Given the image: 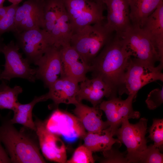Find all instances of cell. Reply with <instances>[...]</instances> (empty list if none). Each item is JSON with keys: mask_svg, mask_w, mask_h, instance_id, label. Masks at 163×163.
Segmentation results:
<instances>
[{"mask_svg": "<svg viewBox=\"0 0 163 163\" xmlns=\"http://www.w3.org/2000/svg\"><path fill=\"white\" fill-rule=\"evenodd\" d=\"M132 54L120 37L116 34L92 61L94 77L101 78L117 96L122 94L123 81Z\"/></svg>", "mask_w": 163, "mask_h": 163, "instance_id": "cell-1", "label": "cell"}, {"mask_svg": "<svg viewBox=\"0 0 163 163\" xmlns=\"http://www.w3.org/2000/svg\"><path fill=\"white\" fill-rule=\"evenodd\" d=\"M13 124L10 120H5L0 126V142L5 146L11 163H46L37 144Z\"/></svg>", "mask_w": 163, "mask_h": 163, "instance_id": "cell-2", "label": "cell"}, {"mask_svg": "<svg viewBox=\"0 0 163 163\" xmlns=\"http://www.w3.org/2000/svg\"><path fill=\"white\" fill-rule=\"evenodd\" d=\"M43 29L53 46L58 48L69 43L73 30L63 0H44Z\"/></svg>", "mask_w": 163, "mask_h": 163, "instance_id": "cell-3", "label": "cell"}, {"mask_svg": "<svg viewBox=\"0 0 163 163\" xmlns=\"http://www.w3.org/2000/svg\"><path fill=\"white\" fill-rule=\"evenodd\" d=\"M112 33L103 23L88 25L74 32L69 43L90 64L101 48L111 40Z\"/></svg>", "mask_w": 163, "mask_h": 163, "instance_id": "cell-4", "label": "cell"}, {"mask_svg": "<svg viewBox=\"0 0 163 163\" xmlns=\"http://www.w3.org/2000/svg\"><path fill=\"white\" fill-rule=\"evenodd\" d=\"M163 68L152 66L134 58H130L123 81L122 94L136 95L142 87L157 80L163 82Z\"/></svg>", "mask_w": 163, "mask_h": 163, "instance_id": "cell-5", "label": "cell"}, {"mask_svg": "<svg viewBox=\"0 0 163 163\" xmlns=\"http://www.w3.org/2000/svg\"><path fill=\"white\" fill-rule=\"evenodd\" d=\"M118 36L134 58L153 66L160 61L156 48L142 28L131 24Z\"/></svg>", "mask_w": 163, "mask_h": 163, "instance_id": "cell-6", "label": "cell"}, {"mask_svg": "<svg viewBox=\"0 0 163 163\" xmlns=\"http://www.w3.org/2000/svg\"><path fill=\"white\" fill-rule=\"evenodd\" d=\"M73 32L84 27L103 23L104 5L92 0H63Z\"/></svg>", "mask_w": 163, "mask_h": 163, "instance_id": "cell-7", "label": "cell"}, {"mask_svg": "<svg viewBox=\"0 0 163 163\" xmlns=\"http://www.w3.org/2000/svg\"><path fill=\"white\" fill-rule=\"evenodd\" d=\"M20 49L13 40L3 45L1 52L4 55L5 63L0 79L10 81L13 78H19L35 82L37 80L36 69L30 67V63L26 58L23 57L19 52Z\"/></svg>", "mask_w": 163, "mask_h": 163, "instance_id": "cell-8", "label": "cell"}, {"mask_svg": "<svg viewBox=\"0 0 163 163\" xmlns=\"http://www.w3.org/2000/svg\"><path fill=\"white\" fill-rule=\"evenodd\" d=\"M128 120L127 117L123 119L121 126L117 129L115 135L126 147L128 161L129 158L146 149L148 146L145 137L148 120L142 118L134 124L130 123Z\"/></svg>", "mask_w": 163, "mask_h": 163, "instance_id": "cell-9", "label": "cell"}, {"mask_svg": "<svg viewBox=\"0 0 163 163\" xmlns=\"http://www.w3.org/2000/svg\"><path fill=\"white\" fill-rule=\"evenodd\" d=\"M16 43L29 62L34 63L52 44L47 33L43 29L34 28L14 33Z\"/></svg>", "mask_w": 163, "mask_h": 163, "instance_id": "cell-10", "label": "cell"}, {"mask_svg": "<svg viewBox=\"0 0 163 163\" xmlns=\"http://www.w3.org/2000/svg\"><path fill=\"white\" fill-rule=\"evenodd\" d=\"M34 64L37 66V79L42 81L45 87L49 88L58 79L65 77L60 48L50 46Z\"/></svg>", "mask_w": 163, "mask_h": 163, "instance_id": "cell-11", "label": "cell"}, {"mask_svg": "<svg viewBox=\"0 0 163 163\" xmlns=\"http://www.w3.org/2000/svg\"><path fill=\"white\" fill-rule=\"evenodd\" d=\"M34 122L40 148L43 155L52 161L66 163L67 153L63 141L57 135L47 128L45 122L36 119Z\"/></svg>", "mask_w": 163, "mask_h": 163, "instance_id": "cell-12", "label": "cell"}, {"mask_svg": "<svg viewBox=\"0 0 163 163\" xmlns=\"http://www.w3.org/2000/svg\"><path fill=\"white\" fill-rule=\"evenodd\" d=\"M44 0H27L16 11L14 33L30 29H43L44 24Z\"/></svg>", "mask_w": 163, "mask_h": 163, "instance_id": "cell-13", "label": "cell"}, {"mask_svg": "<svg viewBox=\"0 0 163 163\" xmlns=\"http://www.w3.org/2000/svg\"><path fill=\"white\" fill-rule=\"evenodd\" d=\"M45 123L47 128L57 135L83 138L86 133L75 116L58 109L54 111Z\"/></svg>", "mask_w": 163, "mask_h": 163, "instance_id": "cell-14", "label": "cell"}, {"mask_svg": "<svg viewBox=\"0 0 163 163\" xmlns=\"http://www.w3.org/2000/svg\"><path fill=\"white\" fill-rule=\"evenodd\" d=\"M60 51L65 77L78 83L85 80L87 73L91 72V65L86 62L70 43L61 46Z\"/></svg>", "mask_w": 163, "mask_h": 163, "instance_id": "cell-15", "label": "cell"}, {"mask_svg": "<svg viewBox=\"0 0 163 163\" xmlns=\"http://www.w3.org/2000/svg\"><path fill=\"white\" fill-rule=\"evenodd\" d=\"M107 10L105 26L110 32L120 35L131 24L129 0H103Z\"/></svg>", "mask_w": 163, "mask_h": 163, "instance_id": "cell-16", "label": "cell"}, {"mask_svg": "<svg viewBox=\"0 0 163 163\" xmlns=\"http://www.w3.org/2000/svg\"><path fill=\"white\" fill-rule=\"evenodd\" d=\"M80 83L77 96L78 102L87 100L93 107H96L103 101L104 97L110 98L117 96L110 87L99 77H93L91 79L87 78Z\"/></svg>", "mask_w": 163, "mask_h": 163, "instance_id": "cell-17", "label": "cell"}, {"mask_svg": "<svg viewBox=\"0 0 163 163\" xmlns=\"http://www.w3.org/2000/svg\"><path fill=\"white\" fill-rule=\"evenodd\" d=\"M78 84L68 77L59 78L48 88L49 91L46 94L47 98L52 100L55 106L62 103L75 105L78 102L77 100Z\"/></svg>", "mask_w": 163, "mask_h": 163, "instance_id": "cell-18", "label": "cell"}, {"mask_svg": "<svg viewBox=\"0 0 163 163\" xmlns=\"http://www.w3.org/2000/svg\"><path fill=\"white\" fill-rule=\"evenodd\" d=\"M73 111L88 132L101 133L109 127L107 122L102 119V110L98 106L90 107L82 102L75 105Z\"/></svg>", "mask_w": 163, "mask_h": 163, "instance_id": "cell-19", "label": "cell"}, {"mask_svg": "<svg viewBox=\"0 0 163 163\" xmlns=\"http://www.w3.org/2000/svg\"><path fill=\"white\" fill-rule=\"evenodd\" d=\"M149 37L158 52L163 66V2L147 18L142 28Z\"/></svg>", "mask_w": 163, "mask_h": 163, "instance_id": "cell-20", "label": "cell"}, {"mask_svg": "<svg viewBox=\"0 0 163 163\" xmlns=\"http://www.w3.org/2000/svg\"><path fill=\"white\" fill-rule=\"evenodd\" d=\"M163 0H129V18L132 25L142 28L148 17Z\"/></svg>", "mask_w": 163, "mask_h": 163, "instance_id": "cell-21", "label": "cell"}, {"mask_svg": "<svg viewBox=\"0 0 163 163\" xmlns=\"http://www.w3.org/2000/svg\"><path fill=\"white\" fill-rule=\"evenodd\" d=\"M48 100L46 94L36 96L29 103L22 104L19 102L13 111V118L10 120L13 124H21L27 128L36 131V126L33 119L32 111L34 106L38 102Z\"/></svg>", "mask_w": 163, "mask_h": 163, "instance_id": "cell-22", "label": "cell"}, {"mask_svg": "<svg viewBox=\"0 0 163 163\" xmlns=\"http://www.w3.org/2000/svg\"><path fill=\"white\" fill-rule=\"evenodd\" d=\"M113 137L107 129L101 133L88 132L83 138V145L93 152H102L110 149L114 144L121 143Z\"/></svg>", "mask_w": 163, "mask_h": 163, "instance_id": "cell-23", "label": "cell"}, {"mask_svg": "<svg viewBox=\"0 0 163 163\" xmlns=\"http://www.w3.org/2000/svg\"><path fill=\"white\" fill-rule=\"evenodd\" d=\"M120 97L117 96L110 98L107 101H103L99 104V108L104 112L109 125L107 129L113 136L121 125L122 121L117 112L118 102Z\"/></svg>", "mask_w": 163, "mask_h": 163, "instance_id": "cell-24", "label": "cell"}, {"mask_svg": "<svg viewBox=\"0 0 163 163\" xmlns=\"http://www.w3.org/2000/svg\"><path fill=\"white\" fill-rule=\"evenodd\" d=\"M20 86L11 88L3 80L0 85V109H8L14 111L19 103L18 97L23 92Z\"/></svg>", "mask_w": 163, "mask_h": 163, "instance_id": "cell-25", "label": "cell"}, {"mask_svg": "<svg viewBox=\"0 0 163 163\" xmlns=\"http://www.w3.org/2000/svg\"><path fill=\"white\" fill-rule=\"evenodd\" d=\"M160 150L154 144L147 146L144 151L128 160L129 163H162L163 155Z\"/></svg>", "mask_w": 163, "mask_h": 163, "instance_id": "cell-26", "label": "cell"}, {"mask_svg": "<svg viewBox=\"0 0 163 163\" xmlns=\"http://www.w3.org/2000/svg\"><path fill=\"white\" fill-rule=\"evenodd\" d=\"M149 137L154 142V145L160 150L163 145V119H154L149 130Z\"/></svg>", "mask_w": 163, "mask_h": 163, "instance_id": "cell-27", "label": "cell"}, {"mask_svg": "<svg viewBox=\"0 0 163 163\" xmlns=\"http://www.w3.org/2000/svg\"><path fill=\"white\" fill-rule=\"evenodd\" d=\"M18 6V5L13 4L8 6L6 14L0 19V37L4 33L13 31L15 13Z\"/></svg>", "mask_w": 163, "mask_h": 163, "instance_id": "cell-28", "label": "cell"}, {"mask_svg": "<svg viewBox=\"0 0 163 163\" xmlns=\"http://www.w3.org/2000/svg\"><path fill=\"white\" fill-rule=\"evenodd\" d=\"M93 152L84 145L78 147L67 163H94L95 162Z\"/></svg>", "mask_w": 163, "mask_h": 163, "instance_id": "cell-29", "label": "cell"}, {"mask_svg": "<svg viewBox=\"0 0 163 163\" xmlns=\"http://www.w3.org/2000/svg\"><path fill=\"white\" fill-rule=\"evenodd\" d=\"M102 152L103 158L100 161L101 163H128L126 152H121L112 147Z\"/></svg>", "mask_w": 163, "mask_h": 163, "instance_id": "cell-30", "label": "cell"}, {"mask_svg": "<svg viewBox=\"0 0 163 163\" xmlns=\"http://www.w3.org/2000/svg\"><path fill=\"white\" fill-rule=\"evenodd\" d=\"M163 102V87L162 88H156L152 91L149 94L145 103L148 108L153 110L160 106Z\"/></svg>", "mask_w": 163, "mask_h": 163, "instance_id": "cell-31", "label": "cell"}, {"mask_svg": "<svg viewBox=\"0 0 163 163\" xmlns=\"http://www.w3.org/2000/svg\"><path fill=\"white\" fill-rule=\"evenodd\" d=\"M11 163V159L1 145L0 142V163Z\"/></svg>", "mask_w": 163, "mask_h": 163, "instance_id": "cell-32", "label": "cell"}, {"mask_svg": "<svg viewBox=\"0 0 163 163\" xmlns=\"http://www.w3.org/2000/svg\"><path fill=\"white\" fill-rule=\"evenodd\" d=\"M8 8V6H4L3 5L0 6V19L6 14Z\"/></svg>", "mask_w": 163, "mask_h": 163, "instance_id": "cell-33", "label": "cell"}, {"mask_svg": "<svg viewBox=\"0 0 163 163\" xmlns=\"http://www.w3.org/2000/svg\"><path fill=\"white\" fill-rule=\"evenodd\" d=\"M11 2L12 4L14 5H18L23 0H8Z\"/></svg>", "mask_w": 163, "mask_h": 163, "instance_id": "cell-34", "label": "cell"}, {"mask_svg": "<svg viewBox=\"0 0 163 163\" xmlns=\"http://www.w3.org/2000/svg\"><path fill=\"white\" fill-rule=\"evenodd\" d=\"M5 0H0V6L3 5V3Z\"/></svg>", "mask_w": 163, "mask_h": 163, "instance_id": "cell-35", "label": "cell"}, {"mask_svg": "<svg viewBox=\"0 0 163 163\" xmlns=\"http://www.w3.org/2000/svg\"><path fill=\"white\" fill-rule=\"evenodd\" d=\"M4 44H2L0 42V52H1V50L2 49V48ZM1 71L0 69V75L1 74Z\"/></svg>", "mask_w": 163, "mask_h": 163, "instance_id": "cell-36", "label": "cell"}, {"mask_svg": "<svg viewBox=\"0 0 163 163\" xmlns=\"http://www.w3.org/2000/svg\"><path fill=\"white\" fill-rule=\"evenodd\" d=\"M92 0L96 2H103V0Z\"/></svg>", "mask_w": 163, "mask_h": 163, "instance_id": "cell-37", "label": "cell"}]
</instances>
